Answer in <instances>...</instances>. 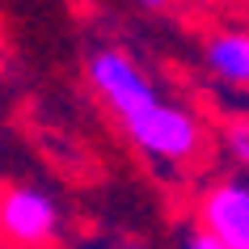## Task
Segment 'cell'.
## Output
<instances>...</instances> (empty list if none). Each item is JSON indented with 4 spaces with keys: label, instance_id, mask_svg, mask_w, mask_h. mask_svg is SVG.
<instances>
[{
    "label": "cell",
    "instance_id": "6da1fadb",
    "mask_svg": "<svg viewBox=\"0 0 249 249\" xmlns=\"http://www.w3.org/2000/svg\"><path fill=\"white\" fill-rule=\"evenodd\" d=\"M123 131L135 148H144L157 160H186L203 148V127L195 123L190 110L169 102H152L144 110L123 118Z\"/></svg>",
    "mask_w": 249,
    "mask_h": 249
},
{
    "label": "cell",
    "instance_id": "7a4b0ae2",
    "mask_svg": "<svg viewBox=\"0 0 249 249\" xmlns=\"http://www.w3.org/2000/svg\"><path fill=\"white\" fill-rule=\"evenodd\" d=\"M89 80H93V89L110 102V110H114L118 118H127V114H135V110H144V106L160 102L157 89L148 85V76L135 68V59H131V55H123V51H114V47L93 51Z\"/></svg>",
    "mask_w": 249,
    "mask_h": 249
},
{
    "label": "cell",
    "instance_id": "3957f363",
    "mask_svg": "<svg viewBox=\"0 0 249 249\" xmlns=\"http://www.w3.org/2000/svg\"><path fill=\"white\" fill-rule=\"evenodd\" d=\"M198 232L220 241L224 249H249V182L228 178L215 182L198 203Z\"/></svg>",
    "mask_w": 249,
    "mask_h": 249
},
{
    "label": "cell",
    "instance_id": "277c9868",
    "mask_svg": "<svg viewBox=\"0 0 249 249\" xmlns=\"http://www.w3.org/2000/svg\"><path fill=\"white\" fill-rule=\"evenodd\" d=\"M55 224H59V207L55 198L38 186H13L0 195V232L13 245H42L51 241Z\"/></svg>",
    "mask_w": 249,
    "mask_h": 249
},
{
    "label": "cell",
    "instance_id": "5b68a950",
    "mask_svg": "<svg viewBox=\"0 0 249 249\" xmlns=\"http://www.w3.org/2000/svg\"><path fill=\"white\" fill-rule=\"evenodd\" d=\"M203 59H207V68L220 80H228V85H249V34H236V30L211 34L207 47H203Z\"/></svg>",
    "mask_w": 249,
    "mask_h": 249
},
{
    "label": "cell",
    "instance_id": "8992f818",
    "mask_svg": "<svg viewBox=\"0 0 249 249\" xmlns=\"http://www.w3.org/2000/svg\"><path fill=\"white\" fill-rule=\"evenodd\" d=\"M224 144H228V152L249 169V118H236V123L224 127Z\"/></svg>",
    "mask_w": 249,
    "mask_h": 249
},
{
    "label": "cell",
    "instance_id": "52a82bcc",
    "mask_svg": "<svg viewBox=\"0 0 249 249\" xmlns=\"http://www.w3.org/2000/svg\"><path fill=\"white\" fill-rule=\"evenodd\" d=\"M186 249H224V245H220V241H211L207 232H190V236H186Z\"/></svg>",
    "mask_w": 249,
    "mask_h": 249
},
{
    "label": "cell",
    "instance_id": "ba28073f",
    "mask_svg": "<svg viewBox=\"0 0 249 249\" xmlns=\"http://www.w3.org/2000/svg\"><path fill=\"white\" fill-rule=\"evenodd\" d=\"M135 4H144V9H165L169 0H135Z\"/></svg>",
    "mask_w": 249,
    "mask_h": 249
},
{
    "label": "cell",
    "instance_id": "9c48e42d",
    "mask_svg": "<svg viewBox=\"0 0 249 249\" xmlns=\"http://www.w3.org/2000/svg\"><path fill=\"white\" fill-rule=\"evenodd\" d=\"M127 249H140V245H127Z\"/></svg>",
    "mask_w": 249,
    "mask_h": 249
}]
</instances>
